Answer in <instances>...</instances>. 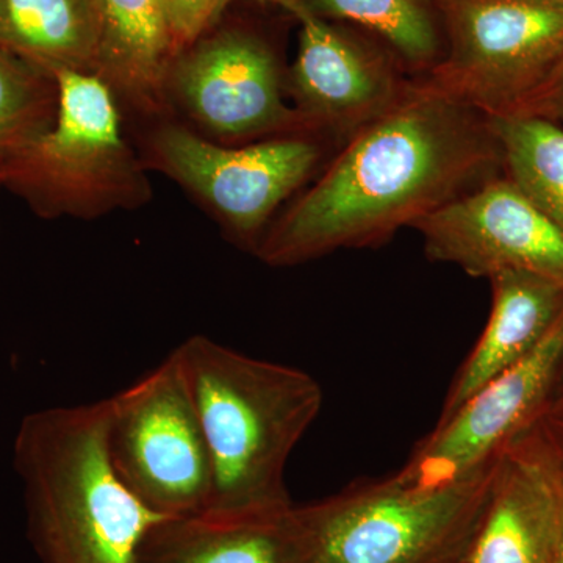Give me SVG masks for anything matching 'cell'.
Here are the masks:
<instances>
[{"label":"cell","instance_id":"cell-1","mask_svg":"<svg viewBox=\"0 0 563 563\" xmlns=\"http://www.w3.org/2000/svg\"><path fill=\"white\" fill-rule=\"evenodd\" d=\"M501 174L490 117L413 79L401 101L342 144L273 221L255 255L279 268L379 247Z\"/></svg>","mask_w":563,"mask_h":563},{"label":"cell","instance_id":"cell-2","mask_svg":"<svg viewBox=\"0 0 563 563\" xmlns=\"http://www.w3.org/2000/svg\"><path fill=\"white\" fill-rule=\"evenodd\" d=\"M209 450L206 514L244 517L292 506L285 470L321 412V385L309 373L195 335L172 352Z\"/></svg>","mask_w":563,"mask_h":563},{"label":"cell","instance_id":"cell-3","mask_svg":"<svg viewBox=\"0 0 563 563\" xmlns=\"http://www.w3.org/2000/svg\"><path fill=\"white\" fill-rule=\"evenodd\" d=\"M107 424L109 399L21 421L13 463L41 563H139L144 536L163 518L114 472Z\"/></svg>","mask_w":563,"mask_h":563},{"label":"cell","instance_id":"cell-4","mask_svg":"<svg viewBox=\"0 0 563 563\" xmlns=\"http://www.w3.org/2000/svg\"><path fill=\"white\" fill-rule=\"evenodd\" d=\"M54 77V124L0 154V187L43 218H96L150 201V180L122 136L109 85L84 70H58Z\"/></svg>","mask_w":563,"mask_h":563},{"label":"cell","instance_id":"cell-5","mask_svg":"<svg viewBox=\"0 0 563 563\" xmlns=\"http://www.w3.org/2000/svg\"><path fill=\"white\" fill-rule=\"evenodd\" d=\"M498 457L442 487H415L393 473L298 507L303 563L457 561L484 512Z\"/></svg>","mask_w":563,"mask_h":563},{"label":"cell","instance_id":"cell-6","mask_svg":"<svg viewBox=\"0 0 563 563\" xmlns=\"http://www.w3.org/2000/svg\"><path fill=\"white\" fill-rule=\"evenodd\" d=\"M446 47L422 84L488 114L515 113L563 55L553 0H439Z\"/></svg>","mask_w":563,"mask_h":563},{"label":"cell","instance_id":"cell-7","mask_svg":"<svg viewBox=\"0 0 563 563\" xmlns=\"http://www.w3.org/2000/svg\"><path fill=\"white\" fill-rule=\"evenodd\" d=\"M107 451L125 487L158 517H192L209 509V450L173 354L109 398Z\"/></svg>","mask_w":563,"mask_h":563},{"label":"cell","instance_id":"cell-8","mask_svg":"<svg viewBox=\"0 0 563 563\" xmlns=\"http://www.w3.org/2000/svg\"><path fill=\"white\" fill-rule=\"evenodd\" d=\"M147 152L152 168L198 196L233 240L254 254L276 210L310 180L324 157L321 136H273L228 147L176 124L152 133Z\"/></svg>","mask_w":563,"mask_h":563},{"label":"cell","instance_id":"cell-9","mask_svg":"<svg viewBox=\"0 0 563 563\" xmlns=\"http://www.w3.org/2000/svg\"><path fill=\"white\" fill-rule=\"evenodd\" d=\"M284 74L269 44L246 29L201 36L174 58L166 96L221 139L317 135L285 101Z\"/></svg>","mask_w":563,"mask_h":563},{"label":"cell","instance_id":"cell-10","mask_svg":"<svg viewBox=\"0 0 563 563\" xmlns=\"http://www.w3.org/2000/svg\"><path fill=\"white\" fill-rule=\"evenodd\" d=\"M562 350L563 320L525 361L439 418L396 476L415 487H442L495 461L553 401Z\"/></svg>","mask_w":563,"mask_h":563},{"label":"cell","instance_id":"cell-11","mask_svg":"<svg viewBox=\"0 0 563 563\" xmlns=\"http://www.w3.org/2000/svg\"><path fill=\"white\" fill-rule=\"evenodd\" d=\"M429 261L468 276L526 272L563 284V231L504 174L413 225Z\"/></svg>","mask_w":563,"mask_h":563},{"label":"cell","instance_id":"cell-12","mask_svg":"<svg viewBox=\"0 0 563 563\" xmlns=\"http://www.w3.org/2000/svg\"><path fill=\"white\" fill-rule=\"evenodd\" d=\"M292 14L301 32L285 90L317 135L346 143L412 87L413 77L383 44L302 11Z\"/></svg>","mask_w":563,"mask_h":563},{"label":"cell","instance_id":"cell-13","mask_svg":"<svg viewBox=\"0 0 563 563\" xmlns=\"http://www.w3.org/2000/svg\"><path fill=\"white\" fill-rule=\"evenodd\" d=\"M537 420L499 454L479 523L455 562L558 563L561 487Z\"/></svg>","mask_w":563,"mask_h":563},{"label":"cell","instance_id":"cell-14","mask_svg":"<svg viewBox=\"0 0 563 563\" xmlns=\"http://www.w3.org/2000/svg\"><path fill=\"white\" fill-rule=\"evenodd\" d=\"M492 312L444 398L448 417L484 385L525 361L563 320V284L539 274L506 272L490 280Z\"/></svg>","mask_w":563,"mask_h":563},{"label":"cell","instance_id":"cell-15","mask_svg":"<svg viewBox=\"0 0 563 563\" xmlns=\"http://www.w3.org/2000/svg\"><path fill=\"white\" fill-rule=\"evenodd\" d=\"M298 507L280 512L162 518L144 536L139 563H303Z\"/></svg>","mask_w":563,"mask_h":563},{"label":"cell","instance_id":"cell-16","mask_svg":"<svg viewBox=\"0 0 563 563\" xmlns=\"http://www.w3.org/2000/svg\"><path fill=\"white\" fill-rule=\"evenodd\" d=\"M95 74L143 111L168 102L166 80L177 47L163 0H91Z\"/></svg>","mask_w":563,"mask_h":563},{"label":"cell","instance_id":"cell-17","mask_svg":"<svg viewBox=\"0 0 563 563\" xmlns=\"http://www.w3.org/2000/svg\"><path fill=\"white\" fill-rule=\"evenodd\" d=\"M0 47L52 76L95 73L91 0H0Z\"/></svg>","mask_w":563,"mask_h":563},{"label":"cell","instance_id":"cell-18","mask_svg":"<svg viewBox=\"0 0 563 563\" xmlns=\"http://www.w3.org/2000/svg\"><path fill=\"white\" fill-rule=\"evenodd\" d=\"M284 9L357 25L413 79L428 76L446 47L439 0H290Z\"/></svg>","mask_w":563,"mask_h":563},{"label":"cell","instance_id":"cell-19","mask_svg":"<svg viewBox=\"0 0 563 563\" xmlns=\"http://www.w3.org/2000/svg\"><path fill=\"white\" fill-rule=\"evenodd\" d=\"M503 172L563 231V128L532 114L490 117Z\"/></svg>","mask_w":563,"mask_h":563},{"label":"cell","instance_id":"cell-20","mask_svg":"<svg viewBox=\"0 0 563 563\" xmlns=\"http://www.w3.org/2000/svg\"><path fill=\"white\" fill-rule=\"evenodd\" d=\"M57 110L55 77L0 47V154L47 131Z\"/></svg>","mask_w":563,"mask_h":563},{"label":"cell","instance_id":"cell-21","mask_svg":"<svg viewBox=\"0 0 563 563\" xmlns=\"http://www.w3.org/2000/svg\"><path fill=\"white\" fill-rule=\"evenodd\" d=\"M177 52L209 32L228 9L224 0H163Z\"/></svg>","mask_w":563,"mask_h":563},{"label":"cell","instance_id":"cell-22","mask_svg":"<svg viewBox=\"0 0 563 563\" xmlns=\"http://www.w3.org/2000/svg\"><path fill=\"white\" fill-rule=\"evenodd\" d=\"M515 113L544 118L563 128V55L548 79ZM512 114V113H510Z\"/></svg>","mask_w":563,"mask_h":563},{"label":"cell","instance_id":"cell-23","mask_svg":"<svg viewBox=\"0 0 563 563\" xmlns=\"http://www.w3.org/2000/svg\"><path fill=\"white\" fill-rule=\"evenodd\" d=\"M539 428L543 433L548 450H550L551 459H553L563 506V402L553 401L544 409L539 417ZM558 563H563V528Z\"/></svg>","mask_w":563,"mask_h":563},{"label":"cell","instance_id":"cell-24","mask_svg":"<svg viewBox=\"0 0 563 563\" xmlns=\"http://www.w3.org/2000/svg\"><path fill=\"white\" fill-rule=\"evenodd\" d=\"M553 401L563 402V350L561 362H559L558 377H555Z\"/></svg>","mask_w":563,"mask_h":563},{"label":"cell","instance_id":"cell-25","mask_svg":"<svg viewBox=\"0 0 563 563\" xmlns=\"http://www.w3.org/2000/svg\"><path fill=\"white\" fill-rule=\"evenodd\" d=\"M232 2L233 0H224L225 7L231 5ZM258 2L277 3V5L285 7L290 0H258Z\"/></svg>","mask_w":563,"mask_h":563},{"label":"cell","instance_id":"cell-26","mask_svg":"<svg viewBox=\"0 0 563 563\" xmlns=\"http://www.w3.org/2000/svg\"><path fill=\"white\" fill-rule=\"evenodd\" d=\"M553 2L561 3V5H563V0H553Z\"/></svg>","mask_w":563,"mask_h":563},{"label":"cell","instance_id":"cell-27","mask_svg":"<svg viewBox=\"0 0 563 563\" xmlns=\"http://www.w3.org/2000/svg\"><path fill=\"white\" fill-rule=\"evenodd\" d=\"M450 563H457V562L454 561V562H450Z\"/></svg>","mask_w":563,"mask_h":563}]
</instances>
